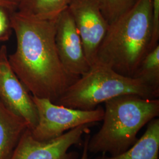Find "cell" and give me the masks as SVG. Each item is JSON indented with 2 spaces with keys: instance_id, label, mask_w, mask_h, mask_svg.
<instances>
[{
  "instance_id": "cell-1",
  "label": "cell",
  "mask_w": 159,
  "mask_h": 159,
  "mask_svg": "<svg viewBox=\"0 0 159 159\" xmlns=\"http://www.w3.org/2000/svg\"><path fill=\"white\" fill-rule=\"evenodd\" d=\"M10 21L17 41L16 51L8 55L13 71L32 96L56 103L78 79L66 71L59 58L56 19L41 20L16 11Z\"/></svg>"
},
{
  "instance_id": "cell-5",
  "label": "cell",
  "mask_w": 159,
  "mask_h": 159,
  "mask_svg": "<svg viewBox=\"0 0 159 159\" xmlns=\"http://www.w3.org/2000/svg\"><path fill=\"white\" fill-rule=\"evenodd\" d=\"M38 114V123L31 130L36 140L47 141L61 136L80 125L102 121L104 108L82 110L58 105L47 98L32 96Z\"/></svg>"
},
{
  "instance_id": "cell-2",
  "label": "cell",
  "mask_w": 159,
  "mask_h": 159,
  "mask_svg": "<svg viewBox=\"0 0 159 159\" xmlns=\"http://www.w3.org/2000/svg\"><path fill=\"white\" fill-rule=\"evenodd\" d=\"M153 1L139 0L128 11L109 24L97 54V63L125 76L133 77L150 50Z\"/></svg>"
},
{
  "instance_id": "cell-13",
  "label": "cell",
  "mask_w": 159,
  "mask_h": 159,
  "mask_svg": "<svg viewBox=\"0 0 159 159\" xmlns=\"http://www.w3.org/2000/svg\"><path fill=\"white\" fill-rule=\"evenodd\" d=\"M133 78L140 80L159 93V44L143 57Z\"/></svg>"
},
{
  "instance_id": "cell-6",
  "label": "cell",
  "mask_w": 159,
  "mask_h": 159,
  "mask_svg": "<svg viewBox=\"0 0 159 159\" xmlns=\"http://www.w3.org/2000/svg\"><path fill=\"white\" fill-rule=\"evenodd\" d=\"M90 125H80L47 141L36 140L31 129H28L10 159H78V153L68 150L74 145L81 144L83 136L90 132Z\"/></svg>"
},
{
  "instance_id": "cell-17",
  "label": "cell",
  "mask_w": 159,
  "mask_h": 159,
  "mask_svg": "<svg viewBox=\"0 0 159 159\" xmlns=\"http://www.w3.org/2000/svg\"><path fill=\"white\" fill-rule=\"evenodd\" d=\"M21 0H0V8L13 13L16 11Z\"/></svg>"
},
{
  "instance_id": "cell-4",
  "label": "cell",
  "mask_w": 159,
  "mask_h": 159,
  "mask_svg": "<svg viewBox=\"0 0 159 159\" xmlns=\"http://www.w3.org/2000/svg\"><path fill=\"white\" fill-rule=\"evenodd\" d=\"M127 94L159 98V93L140 80L125 76L105 65L96 63L70 85L55 104L92 110L101 103Z\"/></svg>"
},
{
  "instance_id": "cell-10",
  "label": "cell",
  "mask_w": 159,
  "mask_h": 159,
  "mask_svg": "<svg viewBox=\"0 0 159 159\" xmlns=\"http://www.w3.org/2000/svg\"><path fill=\"white\" fill-rule=\"evenodd\" d=\"M27 121L13 113L0 100V159H10L25 131Z\"/></svg>"
},
{
  "instance_id": "cell-3",
  "label": "cell",
  "mask_w": 159,
  "mask_h": 159,
  "mask_svg": "<svg viewBox=\"0 0 159 159\" xmlns=\"http://www.w3.org/2000/svg\"><path fill=\"white\" fill-rule=\"evenodd\" d=\"M102 126L90 137L89 153L116 156L125 152L137 141V134L159 116V98L127 94L104 102Z\"/></svg>"
},
{
  "instance_id": "cell-18",
  "label": "cell",
  "mask_w": 159,
  "mask_h": 159,
  "mask_svg": "<svg viewBox=\"0 0 159 159\" xmlns=\"http://www.w3.org/2000/svg\"><path fill=\"white\" fill-rule=\"evenodd\" d=\"M90 136L87 134L84 138V141L83 143V152L81 154V156L80 159H90L89 157V150H88V144Z\"/></svg>"
},
{
  "instance_id": "cell-8",
  "label": "cell",
  "mask_w": 159,
  "mask_h": 159,
  "mask_svg": "<svg viewBox=\"0 0 159 159\" xmlns=\"http://www.w3.org/2000/svg\"><path fill=\"white\" fill-rule=\"evenodd\" d=\"M55 41L60 61L68 74L79 79L90 69L80 35L68 8L56 19Z\"/></svg>"
},
{
  "instance_id": "cell-15",
  "label": "cell",
  "mask_w": 159,
  "mask_h": 159,
  "mask_svg": "<svg viewBox=\"0 0 159 159\" xmlns=\"http://www.w3.org/2000/svg\"><path fill=\"white\" fill-rule=\"evenodd\" d=\"M153 1V30L150 50L157 46L159 41V0Z\"/></svg>"
},
{
  "instance_id": "cell-12",
  "label": "cell",
  "mask_w": 159,
  "mask_h": 159,
  "mask_svg": "<svg viewBox=\"0 0 159 159\" xmlns=\"http://www.w3.org/2000/svg\"><path fill=\"white\" fill-rule=\"evenodd\" d=\"M71 0H21L18 13L41 20H54L67 9Z\"/></svg>"
},
{
  "instance_id": "cell-16",
  "label": "cell",
  "mask_w": 159,
  "mask_h": 159,
  "mask_svg": "<svg viewBox=\"0 0 159 159\" xmlns=\"http://www.w3.org/2000/svg\"><path fill=\"white\" fill-rule=\"evenodd\" d=\"M6 11L4 8H0V43L8 40L11 33L10 18Z\"/></svg>"
},
{
  "instance_id": "cell-7",
  "label": "cell",
  "mask_w": 159,
  "mask_h": 159,
  "mask_svg": "<svg viewBox=\"0 0 159 159\" xmlns=\"http://www.w3.org/2000/svg\"><path fill=\"white\" fill-rule=\"evenodd\" d=\"M82 40L90 67L97 63V54L108 30L100 0H71L68 7Z\"/></svg>"
},
{
  "instance_id": "cell-9",
  "label": "cell",
  "mask_w": 159,
  "mask_h": 159,
  "mask_svg": "<svg viewBox=\"0 0 159 159\" xmlns=\"http://www.w3.org/2000/svg\"><path fill=\"white\" fill-rule=\"evenodd\" d=\"M0 100L13 113L25 120L31 130L37 125L38 114L32 96L13 71L6 45L0 47Z\"/></svg>"
},
{
  "instance_id": "cell-14",
  "label": "cell",
  "mask_w": 159,
  "mask_h": 159,
  "mask_svg": "<svg viewBox=\"0 0 159 159\" xmlns=\"http://www.w3.org/2000/svg\"><path fill=\"white\" fill-rule=\"evenodd\" d=\"M139 0H100L102 13L111 24L128 11Z\"/></svg>"
},
{
  "instance_id": "cell-11",
  "label": "cell",
  "mask_w": 159,
  "mask_h": 159,
  "mask_svg": "<svg viewBox=\"0 0 159 159\" xmlns=\"http://www.w3.org/2000/svg\"><path fill=\"white\" fill-rule=\"evenodd\" d=\"M94 159H159V119L148 122L146 130L125 152L116 156L101 154Z\"/></svg>"
}]
</instances>
